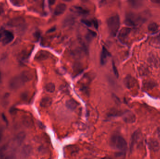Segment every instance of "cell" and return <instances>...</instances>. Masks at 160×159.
<instances>
[{"label":"cell","mask_w":160,"mask_h":159,"mask_svg":"<svg viewBox=\"0 0 160 159\" xmlns=\"http://www.w3.org/2000/svg\"><path fill=\"white\" fill-rule=\"evenodd\" d=\"M32 77V73L29 72H23L15 77L10 80L9 86L10 89L17 90L20 88L24 85L26 82L30 81Z\"/></svg>","instance_id":"cell-1"},{"label":"cell","mask_w":160,"mask_h":159,"mask_svg":"<svg viewBox=\"0 0 160 159\" xmlns=\"http://www.w3.org/2000/svg\"><path fill=\"white\" fill-rule=\"evenodd\" d=\"M110 144L112 148L119 151H125L127 148L126 140L122 136L118 134H114L111 137Z\"/></svg>","instance_id":"cell-2"},{"label":"cell","mask_w":160,"mask_h":159,"mask_svg":"<svg viewBox=\"0 0 160 159\" xmlns=\"http://www.w3.org/2000/svg\"><path fill=\"white\" fill-rule=\"evenodd\" d=\"M107 25L110 34L113 36H115L120 27V18L118 15L110 17L107 20Z\"/></svg>","instance_id":"cell-3"},{"label":"cell","mask_w":160,"mask_h":159,"mask_svg":"<svg viewBox=\"0 0 160 159\" xmlns=\"http://www.w3.org/2000/svg\"><path fill=\"white\" fill-rule=\"evenodd\" d=\"M144 19L140 15L133 13H129L126 16L125 22L129 26H136L143 21Z\"/></svg>","instance_id":"cell-4"},{"label":"cell","mask_w":160,"mask_h":159,"mask_svg":"<svg viewBox=\"0 0 160 159\" xmlns=\"http://www.w3.org/2000/svg\"><path fill=\"white\" fill-rule=\"evenodd\" d=\"M14 38V35L11 32L5 30L2 31V34L0 41L4 45H6L11 43Z\"/></svg>","instance_id":"cell-5"},{"label":"cell","mask_w":160,"mask_h":159,"mask_svg":"<svg viewBox=\"0 0 160 159\" xmlns=\"http://www.w3.org/2000/svg\"><path fill=\"white\" fill-rule=\"evenodd\" d=\"M131 30L130 28L128 27H124L120 30L118 34V38L120 42L122 43H124L125 42L129 35L130 33Z\"/></svg>","instance_id":"cell-6"},{"label":"cell","mask_w":160,"mask_h":159,"mask_svg":"<svg viewBox=\"0 0 160 159\" xmlns=\"http://www.w3.org/2000/svg\"><path fill=\"white\" fill-rule=\"evenodd\" d=\"M124 121L128 123H132L135 122L136 118L135 115L131 112L127 111L124 115L123 117Z\"/></svg>","instance_id":"cell-7"},{"label":"cell","mask_w":160,"mask_h":159,"mask_svg":"<svg viewBox=\"0 0 160 159\" xmlns=\"http://www.w3.org/2000/svg\"><path fill=\"white\" fill-rule=\"evenodd\" d=\"M67 9L66 5L63 3L59 4L55 7L54 14L55 16H60L64 13Z\"/></svg>","instance_id":"cell-8"},{"label":"cell","mask_w":160,"mask_h":159,"mask_svg":"<svg viewBox=\"0 0 160 159\" xmlns=\"http://www.w3.org/2000/svg\"><path fill=\"white\" fill-rule=\"evenodd\" d=\"M109 56H110V53L108 52L107 49L104 47H103L100 56V62L102 65H103L106 63Z\"/></svg>","instance_id":"cell-9"},{"label":"cell","mask_w":160,"mask_h":159,"mask_svg":"<svg viewBox=\"0 0 160 159\" xmlns=\"http://www.w3.org/2000/svg\"><path fill=\"white\" fill-rule=\"evenodd\" d=\"M124 83H125L127 87H128V88H131L135 86L136 81L133 77L131 76H128L125 78Z\"/></svg>","instance_id":"cell-10"},{"label":"cell","mask_w":160,"mask_h":159,"mask_svg":"<svg viewBox=\"0 0 160 159\" xmlns=\"http://www.w3.org/2000/svg\"><path fill=\"white\" fill-rule=\"evenodd\" d=\"M148 144L149 148L152 151H157L159 149V144L154 139H150L148 141Z\"/></svg>","instance_id":"cell-11"},{"label":"cell","mask_w":160,"mask_h":159,"mask_svg":"<svg viewBox=\"0 0 160 159\" xmlns=\"http://www.w3.org/2000/svg\"><path fill=\"white\" fill-rule=\"evenodd\" d=\"M67 107L70 110H75L78 105V103L74 100H69L66 102V104Z\"/></svg>","instance_id":"cell-12"},{"label":"cell","mask_w":160,"mask_h":159,"mask_svg":"<svg viewBox=\"0 0 160 159\" xmlns=\"http://www.w3.org/2000/svg\"><path fill=\"white\" fill-rule=\"evenodd\" d=\"M72 10L79 15H85L88 14V12L86 9H84L81 7L75 6L72 7Z\"/></svg>","instance_id":"cell-13"},{"label":"cell","mask_w":160,"mask_h":159,"mask_svg":"<svg viewBox=\"0 0 160 159\" xmlns=\"http://www.w3.org/2000/svg\"><path fill=\"white\" fill-rule=\"evenodd\" d=\"M52 104V100L49 97L43 98L40 102V105L42 107H48Z\"/></svg>","instance_id":"cell-14"},{"label":"cell","mask_w":160,"mask_h":159,"mask_svg":"<svg viewBox=\"0 0 160 159\" xmlns=\"http://www.w3.org/2000/svg\"><path fill=\"white\" fill-rule=\"evenodd\" d=\"M143 0H129V4L134 8H138L142 6Z\"/></svg>","instance_id":"cell-15"},{"label":"cell","mask_w":160,"mask_h":159,"mask_svg":"<svg viewBox=\"0 0 160 159\" xmlns=\"http://www.w3.org/2000/svg\"><path fill=\"white\" fill-rule=\"evenodd\" d=\"M158 25L155 22L150 23L148 26V30L150 32L152 33H157L158 30Z\"/></svg>","instance_id":"cell-16"},{"label":"cell","mask_w":160,"mask_h":159,"mask_svg":"<svg viewBox=\"0 0 160 159\" xmlns=\"http://www.w3.org/2000/svg\"><path fill=\"white\" fill-rule=\"evenodd\" d=\"M149 62L155 66H158L160 64L159 60L154 55H152L149 58Z\"/></svg>","instance_id":"cell-17"},{"label":"cell","mask_w":160,"mask_h":159,"mask_svg":"<svg viewBox=\"0 0 160 159\" xmlns=\"http://www.w3.org/2000/svg\"><path fill=\"white\" fill-rule=\"evenodd\" d=\"M31 153V148L29 146H25L22 150V155L24 157H28Z\"/></svg>","instance_id":"cell-18"},{"label":"cell","mask_w":160,"mask_h":159,"mask_svg":"<svg viewBox=\"0 0 160 159\" xmlns=\"http://www.w3.org/2000/svg\"><path fill=\"white\" fill-rule=\"evenodd\" d=\"M46 89L48 92H54L55 89V85L52 83H49L46 85Z\"/></svg>","instance_id":"cell-19"},{"label":"cell","mask_w":160,"mask_h":159,"mask_svg":"<svg viewBox=\"0 0 160 159\" xmlns=\"http://www.w3.org/2000/svg\"><path fill=\"white\" fill-rule=\"evenodd\" d=\"M96 35H97V34L95 31L89 30L88 33L87 35V38L88 40L90 41L91 39L95 37Z\"/></svg>","instance_id":"cell-20"},{"label":"cell","mask_w":160,"mask_h":159,"mask_svg":"<svg viewBox=\"0 0 160 159\" xmlns=\"http://www.w3.org/2000/svg\"><path fill=\"white\" fill-rule=\"evenodd\" d=\"M47 54L46 52H40V53L38 55L37 57V59L38 60H44L47 58Z\"/></svg>","instance_id":"cell-21"},{"label":"cell","mask_w":160,"mask_h":159,"mask_svg":"<svg viewBox=\"0 0 160 159\" xmlns=\"http://www.w3.org/2000/svg\"><path fill=\"white\" fill-rule=\"evenodd\" d=\"M81 21H82V23H83L88 27H91L92 26V22L86 19H82Z\"/></svg>","instance_id":"cell-22"},{"label":"cell","mask_w":160,"mask_h":159,"mask_svg":"<svg viewBox=\"0 0 160 159\" xmlns=\"http://www.w3.org/2000/svg\"><path fill=\"white\" fill-rule=\"evenodd\" d=\"M112 68L113 70L114 73L115 75L118 77V71L114 63L113 62L112 63Z\"/></svg>","instance_id":"cell-23"},{"label":"cell","mask_w":160,"mask_h":159,"mask_svg":"<svg viewBox=\"0 0 160 159\" xmlns=\"http://www.w3.org/2000/svg\"><path fill=\"white\" fill-rule=\"evenodd\" d=\"M48 2L50 5L52 6L55 4L56 0H48Z\"/></svg>","instance_id":"cell-24"},{"label":"cell","mask_w":160,"mask_h":159,"mask_svg":"<svg viewBox=\"0 0 160 159\" xmlns=\"http://www.w3.org/2000/svg\"><path fill=\"white\" fill-rule=\"evenodd\" d=\"M93 24H94V26H95V28L96 29H98V21H97V20H95V21H94L93 22Z\"/></svg>","instance_id":"cell-25"},{"label":"cell","mask_w":160,"mask_h":159,"mask_svg":"<svg viewBox=\"0 0 160 159\" xmlns=\"http://www.w3.org/2000/svg\"><path fill=\"white\" fill-rule=\"evenodd\" d=\"M152 2L155 3L160 4V0H150Z\"/></svg>","instance_id":"cell-26"},{"label":"cell","mask_w":160,"mask_h":159,"mask_svg":"<svg viewBox=\"0 0 160 159\" xmlns=\"http://www.w3.org/2000/svg\"><path fill=\"white\" fill-rule=\"evenodd\" d=\"M158 135L159 137L160 138V128L158 129Z\"/></svg>","instance_id":"cell-27"},{"label":"cell","mask_w":160,"mask_h":159,"mask_svg":"<svg viewBox=\"0 0 160 159\" xmlns=\"http://www.w3.org/2000/svg\"><path fill=\"white\" fill-rule=\"evenodd\" d=\"M2 31L0 30V39H1V37L2 36Z\"/></svg>","instance_id":"cell-28"},{"label":"cell","mask_w":160,"mask_h":159,"mask_svg":"<svg viewBox=\"0 0 160 159\" xmlns=\"http://www.w3.org/2000/svg\"><path fill=\"white\" fill-rule=\"evenodd\" d=\"M36 1H37V0H28V1L30 2H35Z\"/></svg>","instance_id":"cell-29"},{"label":"cell","mask_w":160,"mask_h":159,"mask_svg":"<svg viewBox=\"0 0 160 159\" xmlns=\"http://www.w3.org/2000/svg\"><path fill=\"white\" fill-rule=\"evenodd\" d=\"M62 1H64V2H71L72 0H62Z\"/></svg>","instance_id":"cell-30"},{"label":"cell","mask_w":160,"mask_h":159,"mask_svg":"<svg viewBox=\"0 0 160 159\" xmlns=\"http://www.w3.org/2000/svg\"><path fill=\"white\" fill-rule=\"evenodd\" d=\"M157 38H158V40L159 41H160V33L159 35L158 36V37H157Z\"/></svg>","instance_id":"cell-31"},{"label":"cell","mask_w":160,"mask_h":159,"mask_svg":"<svg viewBox=\"0 0 160 159\" xmlns=\"http://www.w3.org/2000/svg\"><path fill=\"white\" fill-rule=\"evenodd\" d=\"M1 138H2V133L0 132V140H1Z\"/></svg>","instance_id":"cell-32"},{"label":"cell","mask_w":160,"mask_h":159,"mask_svg":"<svg viewBox=\"0 0 160 159\" xmlns=\"http://www.w3.org/2000/svg\"><path fill=\"white\" fill-rule=\"evenodd\" d=\"M1 72H0V81H1Z\"/></svg>","instance_id":"cell-33"}]
</instances>
